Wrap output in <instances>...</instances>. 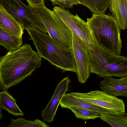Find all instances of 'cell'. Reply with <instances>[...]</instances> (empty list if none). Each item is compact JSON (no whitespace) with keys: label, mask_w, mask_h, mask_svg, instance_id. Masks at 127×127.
I'll return each instance as SVG.
<instances>
[{"label":"cell","mask_w":127,"mask_h":127,"mask_svg":"<svg viewBox=\"0 0 127 127\" xmlns=\"http://www.w3.org/2000/svg\"><path fill=\"white\" fill-rule=\"evenodd\" d=\"M41 58L30 45L27 43L1 57L0 90H7L32 75L41 66Z\"/></svg>","instance_id":"obj_1"},{"label":"cell","mask_w":127,"mask_h":127,"mask_svg":"<svg viewBox=\"0 0 127 127\" xmlns=\"http://www.w3.org/2000/svg\"><path fill=\"white\" fill-rule=\"evenodd\" d=\"M26 30L41 58L49 61L57 69L76 72V64L72 50L60 47L49 35L36 28L29 27Z\"/></svg>","instance_id":"obj_2"},{"label":"cell","mask_w":127,"mask_h":127,"mask_svg":"<svg viewBox=\"0 0 127 127\" xmlns=\"http://www.w3.org/2000/svg\"><path fill=\"white\" fill-rule=\"evenodd\" d=\"M87 20L96 42L110 52L120 55L121 29L115 18L105 13L93 14Z\"/></svg>","instance_id":"obj_3"},{"label":"cell","mask_w":127,"mask_h":127,"mask_svg":"<svg viewBox=\"0 0 127 127\" xmlns=\"http://www.w3.org/2000/svg\"><path fill=\"white\" fill-rule=\"evenodd\" d=\"M88 50L90 73L103 78H121L127 75V57L112 53L97 42L91 49Z\"/></svg>","instance_id":"obj_4"},{"label":"cell","mask_w":127,"mask_h":127,"mask_svg":"<svg viewBox=\"0 0 127 127\" xmlns=\"http://www.w3.org/2000/svg\"><path fill=\"white\" fill-rule=\"evenodd\" d=\"M33 9L34 14L55 42L64 49L71 50L72 32L53 10L45 5Z\"/></svg>","instance_id":"obj_5"},{"label":"cell","mask_w":127,"mask_h":127,"mask_svg":"<svg viewBox=\"0 0 127 127\" xmlns=\"http://www.w3.org/2000/svg\"><path fill=\"white\" fill-rule=\"evenodd\" d=\"M0 5L21 25L24 30L35 28L47 33L45 28L34 14L33 8L21 0H0Z\"/></svg>","instance_id":"obj_6"},{"label":"cell","mask_w":127,"mask_h":127,"mask_svg":"<svg viewBox=\"0 0 127 127\" xmlns=\"http://www.w3.org/2000/svg\"><path fill=\"white\" fill-rule=\"evenodd\" d=\"M53 10L72 33L84 42L88 49H91L96 42L87 22L77 14H73L65 8L56 6Z\"/></svg>","instance_id":"obj_7"},{"label":"cell","mask_w":127,"mask_h":127,"mask_svg":"<svg viewBox=\"0 0 127 127\" xmlns=\"http://www.w3.org/2000/svg\"><path fill=\"white\" fill-rule=\"evenodd\" d=\"M66 95L100 107L113 113H126L125 104L123 99L103 91H92L86 93L72 92Z\"/></svg>","instance_id":"obj_8"},{"label":"cell","mask_w":127,"mask_h":127,"mask_svg":"<svg viewBox=\"0 0 127 127\" xmlns=\"http://www.w3.org/2000/svg\"><path fill=\"white\" fill-rule=\"evenodd\" d=\"M72 50L76 66V73L78 82L85 83L90 76V60L86 44L72 33Z\"/></svg>","instance_id":"obj_9"},{"label":"cell","mask_w":127,"mask_h":127,"mask_svg":"<svg viewBox=\"0 0 127 127\" xmlns=\"http://www.w3.org/2000/svg\"><path fill=\"white\" fill-rule=\"evenodd\" d=\"M71 82L67 76L59 83L50 101L41 111V115L44 121L50 123L54 121L58 107L63 96L69 91V84Z\"/></svg>","instance_id":"obj_10"},{"label":"cell","mask_w":127,"mask_h":127,"mask_svg":"<svg viewBox=\"0 0 127 127\" xmlns=\"http://www.w3.org/2000/svg\"><path fill=\"white\" fill-rule=\"evenodd\" d=\"M103 78L99 83L100 88L102 91L116 96L127 97V75L119 79L112 76Z\"/></svg>","instance_id":"obj_11"},{"label":"cell","mask_w":127,"mask_h":127,"mask_svg":"<svg viewBox=\"0 0 127 127\" xmlns=\"http://www.w3.org/2000/svg\"><path fill=\"white\" fill-rule=\"evenodd\" d=\"M0 28L9 34L22 37L23 27L10 14L0 5Z\"/></svg>","instance_id":"obj_12"},{"label":"cell","mask_w":127,"mask_h":127,"mask_svg":"<svg viewBox=\"0 0 127 127\" xmlns=\"http://www.w3.org/2000/svg\"><path fill=\"white\" fill-rule=\"evenodd\" d=\"M110 12L116 18L121 29H127V3L126 0H111Z\"/></svg>","instance_id":"obj_13"},{"label":"cell","mask_w":127,"mask_h":127,"mask_svg":"<svg viewBox=\"0 0 127 127\" xmlns=\"http://www.w3.org/2000/svg\"><path fill=\"white\" fill-rule=\"evenodd\" d=\"M16 100L5 90L0 92V119L2 115V109L6 110L9 113L15 116L22 117L24 114L16 104Z\"/></svg>","instance_id":"obj_14"},{"label":"cell","mask_w":127,"mask_h":127,"mask_svg":"<svg viewBox=\"0 0 127 127\" xmlns=\"http://www.w3.org/2000/svg\"><path fill=\"white\" fill-rule=\"evenodd\" d=\"M60 105L63 108L69 109L71 107H77L89 109L96 111L100 115L106 113H113L104 108L75 98L66 94L63 96Z\"/></svg>","instance_id":"obj_15"},{"label":"cell","mask_w":127,"mask_h":127,"mask_svg":"<svg viewBox=\"0 0 127 127\" xmlns=\"http://www.w3.org/2000/svg\"><path fill=\"white\" fill-rule=\"evenodd\" d=\"M22 44V37L11 35L0 28V45L3 46L9 51L17 49Z\"/></svg>","instance_id":"obj_16"},{"label":"cell","mask_w":127,"mask_h":127,"mask_svg":"<svg viewBox=\"0 0 127 127\" xmlns=\"http://www.w3.org/2000/svg\"><path fill=\"white\" fill-rule=\"evenodd\" d=\"M104 122L113 127H127V113L114 114L106 113L99 117Z\"/></svg>","instance_id":"obj_17"},{"label":"cell","mask_w":127,"mask_h":127,"mask_svg":"<svg viewBox=\"0 0 127 127\" xmlns=\"http://www.w3.org/2000/svg\"><path fill=\"white\" fill-rule=\"evenodd\" d=\"M111 0H80V4L87 7L93 14L105 13Z\"/></svg>","instance_id":"obj_18"},{"label":"cell","mask_w":127,"mask_h":127,"mask_svg":"<svg viewBox=\"0 0 127 127\" xmlns=\"http://www.w3.org/2000/svg\"><path fill=\"white\" fill-rule=\"evenodd\" d=\"M10 123L8 125V127H49L44 122L37 118L34 120H26L22 117L16 119L11 118Z\"/></svg>","instance_id":"obj_19"},{"label":"cell","mask_w":127,"mask_h":127,"mask_svg":"<svg viewBox=\"0 0 127 127\" xmlns=\"http://www.w3.org/2000/svg\"><path fill=\"white\" fill-rule=\"evenodd\" d=\"M74 113L76 118L84 120L94 119L99 118L100 114L91 110L77 107L69 108Z\"/></svg>","instance_id":"obj_20"},{"label":"cell","mask_w":127,"mask_h":127,"mask_svg":"<svg viewBox=\"0 0 127 127\" xmlns=\"http://www.w3.org/2000/svg\"><path fill=\"white\" fill-rule=\"evenodd\" d=\"M53 5L67 8H71L74 5L80 4V0H49Z\"/></svg>","instance_id":"obj_21"},{"label":"cell","mask_w":127,"mask_h":127,"mask_svg":"<svg viewBox=\"0 0 127 127\" xmlns=\"http://www.w3.org/2000/svg\"><path fill=\"white\" fill-rule=\"evenodd\" d=\"M29 5L32 8L44 5V0H26Z\"/></svg>","instance_id":"obj_22"},{"label":"cell","mask_w":127,"mask_h":127,"mask_svg":"<svg viewBox=\"0 0 127 127\" xmlns=\"http://www.w3.org/2000/svg\"><path fill=\"white\" fill-rule=\"evenodd\" d=\"M126 2H127V0H126Z\"/></svg>","instance_id":"obj_23"}]
</instances>
